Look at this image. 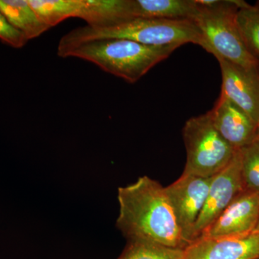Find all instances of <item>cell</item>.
I'll use <instances>...</instances> for the list:
<instances>
[{
  "label": "cell",
  "mask_w": 259,
  "mask_h": 259,
  "mask_svg": "<svg viewBox=\"0 0 259 259\" xmlns=\"http://www.w3.org/2000/svg\"><path fill=\"white\" fill-rule=\"evenodd\" d=\"M116 227L127 241L151 242L185 250V241L165 187L148 176L117 190Z\"/></svg>",
  "instance_id": "6da1fadb"
},
{
  "label": "cell",
  "mask_w": 259,
  "mask_h": 259,
  "mask_svg": "<svg viewBox=\"0 0 259 259\" xmlns=\"http://www.w3.org/2000/svg\"><path fill=\"white\" fill-rule=\"evenodd\" d=\"M102 39H125L144 45L163 47L193 44L203 47L200 30L192 20L134 18L110 26L79 27L61 37L57 54L61 58L84 42Z\"/></svg>",
  "instance_id": "7a4b0ae2"
},
{
  "label": "cell",
  "mask_w": 259,
  "mask_h": 259,
  "mask_svg": "<svg viewBox=\"0 0 259 259\" xmlns=\"http://www.w3.org/2000/svg\"><path fill=\"white\" fill-rule=\"evenodd\" d=\"M178 48L144 45L125 39H102L78 46L65 58L90 61L106 72L134 83Z\"/></svg>",
  "instance_id": "3957f363"
},
{
  "label": "cell",
  "mask_w": 259,
  "mask_h": 259,
  "mask_svg": "<svg viewBox=\"0 0 259 259\" xmlns=\"http://www.w3.org/2000/svg\"><path fill=\"white\" fill-rule=\"evenodd\" d=\"M197 2L198 12L192 20L200 30L204 50L247 69H258L259 62L245 45L237 23L242 1Z\"/></svg>",
  "instance_id": "277c9868"
},
{
  "label": "cell",
  "mask_w": 259,
  "mask_h": 259,
  "mask_svg": "<svg viewBox=\"0 0 259 259\" xmlns=\"http://www.w3.org/2000/svg\"><path fill=\"white\" fill-rule=\"evenodd\" d=\"M183 139L187 151L185 175L214 177L229 164L237 151L218 132L209 112L185 122Z\"/></svg>",
  "instance_id": "5b68a950"
},
{
  "label": "cell",
  "mask_w": 259,
  "mask_h": 259,
  "mask_svg": "<svg viewBox=\"0 0 259 259\" xmlns=\"http://www.w3.org/2000/svg\"><path fill=\"white\" fill-rule=\"evenodd\" d=\"M212 177L182 174L165 187L177 223L189 245L192 243L194 226L205 204Z\"/></svg>",
  "instance_id": "8992f818"
},
{
  "label": "cell",
  "mask_w": 259,
  "mask_h": 259,
  "mask_svg": "<svg viewBox=\"0 0 259 259\" xmlns=\"http://www.w3.org/2000/svg\"><path fill=\"white\" fill-rule=\"evenodd\" d=\"M244 190L241 174V149H238L229 164L211 180L205 204L194 226L192 242L198 239Z\"/></svg>",
  "instance_id": "52a82bcc"
},
{
  "label": "cell",
  "mask_w": 259,
  "mask_h": 259,
  "mask_svg": "<svg viewBox=\"0 0 259 259\" xmlns=\"http://www.w3.org/2000/svg\"><path fill=\"white\" fill-rule=\"evenodd\" d=\"M258 220L259 195L244 190L199 238L226 239L246 236L255 231Z\"/></svg>",
  "instance_id": "ba28073f"
},
{
  "label": "cell",
  "mask_w": 259,
  "mask_h": 259,
  "mask_svg": "<svg viewBox=\"0 0 259 259\" xmlns=\"http://www.w3.org/2000/svg\"><path fill=\"white\" fill-rule=\"evenodd\" d=\"M222 74L221 95L239 107L259 126V68L247 69L216 57Z\"/></svg>",
  "instance_id": "9c48e42d"
},
{
  "label": "cell",
  "mask_w": 259,
  "mask_h": 259,
  "mask_svg": "<svg viewBox=\"0 0 259 259\" xmlns=\"http://www.w3.org/2000/svg\"><path fill=\"white\" fill-rule=\"evenodd\" d=\"M208 112L213 125L235 149H241L259 139L258 124L221 94Z\"/></svg>",
  "instance_id": "30bf717a"
},
{
  "label": "cell",
  "mask_w": 259,
  "mask_h": 259,
  "mask_svg": "<svg viewBox=\"0 0 259 259\" xmlns=\"http://www.w3.org/2000/svg\"><path fill=\"white\" fill-rule=\"evenodd\" d=\"M259 231L226 239L198 238L184 250V259H258Z\"/></svg>",
  "instance_id": "8fae6325"
},
{
  "label": "cell",
  "mask_w": 259,
  "mask_h": 259,
  "mask_svg": "<svg viewBox=\"0 0 259 259\" xmlns=\"http://www.w3.org/2000/svg\"><path fill=\"white\" fill-rule=\"evenodd\" d=\"M72 18L96 28L115 25L134 18L133 0H73Z\"/></svg>",
  "instance_id": "7c38bea8"
},
{
  "label": "cell",
  "mask_w": 259,
  "mask_h": 259,
  "mask_svg": "<svg viewBox=\"0 0 259 259\" xmlns=\"http://www.w3.org/2000/svg\"><path fill=\"white\" fill-rule=\"evenodd\" d=\"M134 18L193 20L197 0H133Z\"/></svg>",
  "instance_id": "4fadbf2b"
},
{
  "label": "cell",
  "mask_w": 259,
  "mask_h": 259,
  "mask_svg": "<svg viewBox=\"0 0 259 259\" xmlns=\"http://www.w3.org/2000/svg\"><path fill=\"white\" fill-rule=\"evenodd\" d=\"M0 11L28 40L36 38L51 28L40 20L28 0H0Z\"/></svg>",
  "instance_id": "5bb4252c"
},
{
  "label": "cell",
  "mask_w": 259,
  "mask_h": 259,
  "mask_svg": "<svg viewBox=\"0 0 259 259\" xmlns=\"http://www.w3.org/2000/svg\"><path fill=\"white\" fill-rule=\"evenodd\" d=\"M236 20L245 45L259 62V3L252 6L242 1Z\"/></svg>",
  "instance_id": "9a60e30c"
},
{
  "label": "cell",
  "mask_w": 259,
  "mask_h": 259,
  "mask_svg": "<svg viewBox=\"0 0 259 259\" xmlns=\"http://www.w3.org/2000/svg\"><path fill=\"white\" fill-rule=\"evenodd\" d=\"M117 259H184V250L151 242L130 241Z\"/></svg>",
  "instance_id": "2e32d148"
},
{
  "label": "cell",
  "mask_w": 259,
  "mask_h": 259,
  "mask_svg": "<svg viewBox=\"0 0 259 259\" xmlns=\"http://www.w3.org/2000/svg\"><path fill=\"white\" fill-rule=\"evenodd\" d=\"M241 174L244 189L259 195V139L241 148Z\"/></svg>",
  "instance_id": "e0dca14e"
},
{
  "label": "cell",
  "mask_w": 259,
  "mask_h": 259,
  "mask_svg": "<svg viewBox=\"0 0 259 259\" xmlns=\"http://www.w3.org/2000/svg\"><path fill=\"white\" fill-rule=\"evenodd\" d=\"M0 40L15 49H21L28 42V39L21 32L14 28L4 14L0 11Z\"/></svg>",
  "instance_id": "ac0fdd59"
},
{
  "label": "cell",
  "mask_w": 259,
  "mask_h": 259,
  "mask_svg": "<svg viewBox=\"0 0 259 259\" xmlns=\"http://www.w3.org/2000/svg\"><path fill=\"white\" fill-rule=\"evenodd\" d=\"M255 231H259V220H258V225H257L256 229H255Z\"/></svg>",
  "instance_id": "d6986e66"
},
{
  "label": "cell",
  "mask_w": 259,
  "mask_h": 259,
  "mask_svg": "<svg viewBox=\"0 0 259 259\" xmlns=\"http://www.w3.org/2000/svg\"><path fill=\"white\" fill-rule=\"evenodd\" d=\"M259 259V258H258Z\"/></svg>",
  "instance_id": "ffe728a7"
}]
</instances>
